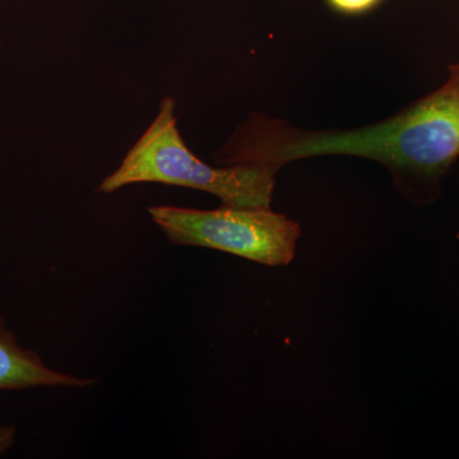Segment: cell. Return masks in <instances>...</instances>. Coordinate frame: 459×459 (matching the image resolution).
Returning a JSON list of instances; mask_svg holds the SVG:
<instances>
[{
  "label": "cell",
  "mask_w": 459,
  "mask_h": 459,
  "mask_svg": "<svg viewBox=\"0 0 459 459\" xmlns=\"http://www.w3.org/2000/svg\"><path fill=\"white\" fill-rule=\"evenodd\" d=\"M448 80L401 113L349 131H305L253 115L216 159L226 165L253 164L279 172L296 160L355 156L385 166L411 201L428 204L440 195L444 175L459 159V63Z\"/></svg>",
  "instance_id": "6da1fadb"
},
{
  "label": "cell",
  "mask_w": 459,
  "mask_h": 459,
  "mask_svg": "<svg viewBox=\"0 0 459 459\" xmlns=\"http://www.w3.org/2000/svg\"><path fill=\"white\" fill-rule=\"evenodd\" d=\"M175 108L170 96L162 100L150 128L128 151L119 168L100 184V192L160 183L211 193L229 207L271 208L277 172L261 165L214 168L205 164L181 138Z\"/></svg>",
  "instance_id": "7a4b0ae2"
},
{
  "label": "cell",
  "mask_w": 459,
  "mask_h": 459,
  "mask_svg": "<svg viewBox=\"0 0 459 459\" xmlns=\"http://www.w3.org/2000/svg\"><path fill=\"white\" fill-rule=\"evenodd\" d=\"M148 213L171 243L220 250L271 267L291 263L301 235L298 222L271 208L156 205Z\"/></svg>",
  "instance_id": "3957f363"
},
{
  "label": "cell",
  "mask_w": 459,
  "mask_h": 459,
  "mask_svg": "<svg viewBox=\"0 0 459 459\" xmlns=\"http://www.w3.org/2000/svg\"><path fill=\"white\" fill-rule=\"evenodd\" d=\"M92 383L91 379L50 369L38 353L18 342L16 334L0 318V392L40 386H87Z\"/></svg>",
  "instance_id": "277c9868"
},
{
  "label": "cell",
  "mask_w": 459,
  "mask_h": 459,
  "mask_svg": "<svg viewBox=\"0 0 459 459\" xmlns=\"http://www.w3.org/2000/svg\"><path fill=\"white\" fill-rule=\"evenodd\" d=\"M385 0H325V5L334 13L344 17H360L371 13Z\"/></svg>",
  "instance_id": "5b68a950"
},
{
  "label": "cell",
  "mask_w": 459,
  "mask_h": 459,
  "mask_svg": "<svg viewBox=\"0 0 459 459\" xmlns=\"http://www.w3.org/2000/svg\"><path fill=\"white\" fill-rule=\"evenodd\" d=\"M17 428L14 425L0 427V455H5L16 442Z\"/></svg>",
  "instance_id": "8992f818"
},
{
  "label": "cell",
  "mask_w": 459,
  "mask_h": 459,
  "mask_svg": "<svg viewBox=\"0 0 459 459\" xmlns=\"http://www.w3.org/2000/svg\"><path fill=\"white\" fill-rule=\"evenodd\" d=\"M0 49H2V42H0Z\"/></svg>",
  "instance_id": "52a82bcc"
}]
</instances>
